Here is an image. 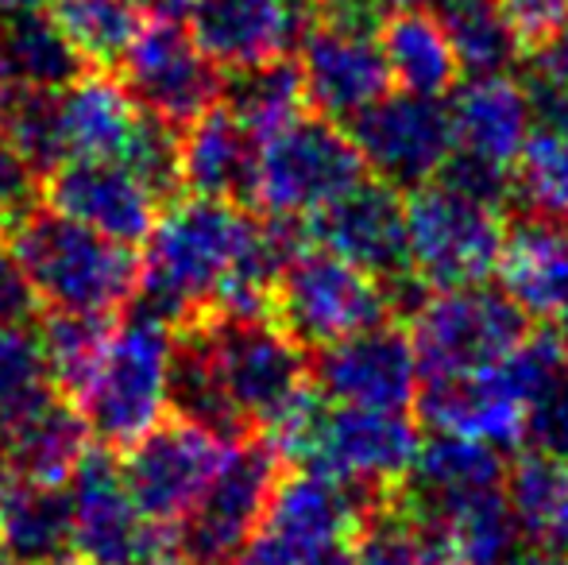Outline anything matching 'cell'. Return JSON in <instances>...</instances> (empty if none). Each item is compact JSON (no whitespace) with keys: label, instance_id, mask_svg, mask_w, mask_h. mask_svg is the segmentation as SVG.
Masks as SVG:
<instances>
[{"label":"cell","instance_id":"obj_22","mask_svg":"<svg viewBox=\"0 0 568 565\" xmlns=\"http://www.w3.org/2000/svg\"><path fill=\"white\" fill-rule=\"evenodd\" d=\"M499 291L530 322L568 333V229L518 213L499 256Z\"/></svg>","mask_w":568,"mask_h":565},{"label":"cell","instance_id":"obj_10","mask_svg":"<svg viewBox=\"0 0 568 565\" xmlns=\"http://www.w3.org/2000/svg\"><path fill=\"white\" fill-rule=\"evenodd\" d=\"M406 322L422 384L479 376L495 369L530 330V317L487 283L426 291Z\"/></svg>","mask_w":568,"mask_h":565},{"label":"cell","instance_id":"obj_11","mask_svg":"<svg viewBox=\"0 0 568 565\" xmlns=\"http://www.w3.org/2000/svg\"><path fill=\"white\" fill-rule=\"evenodd\" d=\"M364 179V155L341 121L298 117L260 143L252 205L267 218L310 221Z\"/></svg>","mask_w":568,"mask_h":565},{"label":"cell","instance_id":"obj_49","mask_svg":"<svg viewBox=\"0 0 568 565\" xmlns=\"http://www.w3.org/2000/svg\"><path fill=\"white\" fill-rule=\"evenodd\" d=\"M538 565H568V558H546V562H538Z\"/></svg>","mask_w":568,"mask_h":565},{"label":"cell","instance_id":"obj_30","mask_svg":"<svg viewBox=\"0 0 568 565\" xmlns=\"http://www.w3.org/2000/svg\"><path fill=\"white\" fill-rule=\"evenodd\" d=\"M503 473H507V461L499 450L476 442V437L434 430V437H422L418 457H414L410 476L403 481L398 496L410 512H434V507H445L471 492L499 488Z\"/></svg>","mask_w":568,"mask_h":565},{"label":"cell","instance_id":"obj_51","mask_svg":"<svg viewBox=\"0 0 568 565\" xmlns=\"http://www.w3.org/2000/svg\"><path fill=\"white\" fill-rule=\"evenodd\" d=\"M298 4H306V8H317V4H322V0H298Z\"/></svg>","mask_w":568,"mask_h":565},{"label":"cell","instance_id":"obj_40","mask_svg":"<svg viewBox=\"0 0 568 565\" xmlns=\"http://www.w3.org/2000/svg\"><path fill=\"white\" fill-rule=\"evenodd\" d=\"M523 82L534 101V121L568 124V28L530 54V70Z\"/></svg>","mask_w":568,"mask_h":565},{"label":"cell","instance_id":"obj_13","mask_svg":"<svg viewBox=\"0 0 568 565\" xmlns=\"http://www.w3.org/2000/svg\"><path fill=\"white\" fill-rule=\"evenodd\" d=\"M74 558L82 565H182L179 531L148 519L109 450H90L70 476Z\"/></svg>","mask_w":568,"mask_h":565},{"label":"cell","instance_id":"obj_46","mask_svg":"<svg viewBox=\"0 0 568 565\" xmlns=\"http://www.w3.org/2000/svg\"><path fill=\"white\" fill-rule=\"evenodd\" d=\"M51 0H0V20L4 16H23V12H43Z\"/></svg>","mask_w":568,"mask_h":565},{"label":"cell","instance_id":"obj_32","mask_svg":"<svg viewBox=\"0 0 568 565\" xmlns=\"http://www.w3.org/2000/svg\"><path fill=\"white\" fill-rule=\"evenodd\" d=\"M221 105L260 143L275 137V132H283L286 124L306 117L310 109L298 59L283 54V59L260 62V67L229 70L225 90H221Z\"/></svg>","mask_w":568,"mask_h":565},{"label":"cell","instance_id":"obj_9","mask_svg":"<svg viewBox=\"0 0 568 565\" xmlns=\"http://www.w3.org/2000/svg\"><path fill=\"white\" fill-rule=\"evenodd\" d=\"M383 12L375 0H322L310 8L294 59L302 67L310 109L348 124L390 93V70L379 43Z\"/></svg>","mask_w":568,"mask_h":565},{"label":"cell","instance_id":"obj_7","mask_svg":"<svg viewBox=\"0 0 568 565\" xmlns=\"http://www.w3.org/2000/svg\"><path fill=\"white\" fill-rule=\"evenodd\" d=\"M267 314L298 341L306 353L364 333L372 325L403 317L398 294L390 283L367 275L364 268L306 244L286 260L271 291Z\"/></svg>","mask_w":568,"mask_h":565},{"label":"cell","instance_id":"obj_26","mask_svg":"<svg viewBox=\"0 0 568 565\" xmlns=\"http://www.w3.org/2000/svg\"><path fill=\"white\" fill-rule=\"evenodd\" d=\"M255 163H260V140L229 113L213 105L182 137V186L197 198H221V202L252 205Z\"/></svg>","mask_w":568,"mask_h":565},{"label":"cell","instance_id":"obj_39","mask_svg":"<svg viewBox=\"0 0 568 565\" xmlns=\"http://www.w3.org/2000/svg\"><path fill=\"white\" fill-rule=\"evenodd\" d=\"M54 384L47 376V361L39 337L20 325V330H0V423H12L20 411L51 395Z\"/></svg>","mask_w":568,"mask_h":565},{"label":"cell","instance_id":"obj_3","mask_svg":"<svg viewBox=\"0 0 568 565\" xmlns=\"http://www.w3.org/2000/svg\"><path fill=\"white\" fill-rule=\"evenodd\" d=\"M247 434H275L314 395L310 353L271 314H202L190 325Z\"/></svg>","mask_w":568,"mask_h":565},{"label":"cell","instance_id":"obj_50","mask_svg":"<svg viewBox=\"0 0 568 565\" xmlns=\"http://www.w3.org/2000/svg\"><path fill=\"white\" fill-rule=\"evenodd\" d=\"M0 565H16V562H12V558H8V554H4V551H0Z\"/></svg>","mask_w":568,"mask_h":565},{"label":"cell","instance_id":"obj_42","mask_svg":"<svg viewBox=\"0 0 568 565\" xmlns=\"http://www.w3.org/2000/svg\"><path fill=\"white\" fill-rule=\"evenodd\" d=\"M523 54H534L568 28V0H499Z\"/></svg>","mask_w":568,"mask_h":565},{"label":"cell","instance_id":"obj_1","mask_svg":"<svg viewBox=\"0 0 568 565\" xmlns=\"http://www.w3.org/2000/svg\"><path fill=\"white\" fill-rule=\"evenodd\" d=\"M252 229L255 218L236 202L197 194L171 198L143 241L148 256L140 260L132 306L174 330L210 314L252 241Z\"/></svg>","mask_w":568,"mask_h":565},{"label":"cell","instance_id":"obj_28","mask_svg":"<svg viewBox=\"0 0 568 565\" xmlns=\"http://www.w3.org/2000/svg\"><path fill=\"white\" fill-rule=\"evenodd\" d=\"M143 109L109 70H82L59 90V124L67 159H120Z\"/></svg>","mask_w":568,"mask_h":565},{"label":"cell","instance_id":"obj_17","mask_svg":"<svg viewBox=\"0 0 568 565\" xmlns=\"http://www.w3.org/2000/svg\"><path fill=\"white\" fill-rule=\"evenodd\" d=\"M124 90L143 113L186 129L221 101L225 78L197 39L174 20H151L120 59Z\"/></svg>","mask_w":568,"mask_h":565},{"label":"cell","instance_id":"obj_6","mask_svg":"<svg viewBox=\"0 0 568 565\" xmlns=\"http://www.w3.org/2000/svg\"><path fill=\"white\" fill-rule=\"evenodd\" d=\"M387 496H372L314 468L283 473L236 565H352V546Z\"/></svg>","mask_w":568,"mask_h":565},{"label":"cell","instance_id":"obj_2","mask_svg":"<svg viewBox=\"0 0 568 565\" xmlns=\"http://www.w3.org/2000/svg\"><path fill=\"white\" fill-rule=\"evenodd\" d=\"M267 442L283 453L286 465L314 468L372 496H390L410 476L422 434L410 411L329 403L314 387V395L267 434Z\"/></svg>","mask_w":568,"mask_h":565},{"label":"cell","instance_id":"obj_48","mask_svg":"<svg viewBox=\"0 0 568 565\" xmlns=\"http://www.w3.org/2000/svg\"><path fill=\"white\" fill-rule=\"evenodd\" d=\"M0 465H4V423H0Z\"/></svg>","mask_w":568,"mask_h":565},{"label":"cell","instance_id":"obj_47","mask_svg":"<svg viewBox=\"0 0 568 565\" xmlns=\"http://www.w3.org/2000/svg\"><path fill=\"white\" fill-rule=\"evenodd\" d=\"M410 4H429V0H375V8H410Z\"/></svg>","mask_w":568,"mask_h":565},{"label":"cell","instance_id":"obj_15","mask_svg":"<svg viewBox=\"0 0 568 565\" xmlns=\"http://www.w3.org/2000/svg\"><path fill=\"white\" fill-rule=\"evenodd\" d=\"M310 244L364 268L367 275L390 283L398 294L403 317L414 302L426 294V286L410 275V252H406V194L390 182L367 174L359 186L325 205L322 213L306 221Z\"/></svg>","mask_w":568,"mask_h":565},{"label":"cell","instance_id":"obj_52","mask_svg":"<svg viewBox=\"0 0 568 565\" xmlns=\"http://www.w3.org/2000/svg\"><path fill=\"white\" fill-rule=\"evenodd\" d=\"M182 565H202V562H182Z\"/></svg>","mask_w":568,"mask_h":565},{"label":"cell","instance_id":"obj_38","mask_svg":"<svg viewBox=\"0 0 568 565\" xmlns=\"http://www.w3.org/2000/svg\"><path fill=\"white\" fill-rule=\"evenodd\" d=\"M0 129L20 148V155L39 171V179L67 163V143L59 124V90H20L0 113Z\"/></svg>","mask_w":568,"mask_h":565},{"label":"cell","instance_id":"obj_14","mask_svg":"<svg viewBox=\"0 0 568 565\" xmlns=\"http://www.w3.org/2000/svg\"><path fill=\"white\" fill-rule=\"evenodd\" d=\"M232 445L236 442L213 434L210 426L174 415L148 430L135 445H128L120 473L148 519L179 531V523L194 512L197 500L213 484V476L225 468Z\"/></svg>","mask_w":568,"mask_h":565},{"label":"cell","instance_id":"obj_16","mask_svg":"<svg viewBox=\"0 0 568 565\" xmlns=\"http://www.w3.org/2000/svg\"><path fill=\"white\" fill-rule=\"evenodd\" d=\"M286 461L263 434H252L232 445L225 468L213 476L197 507L179 523L182 562L225 565L236 562L244 543L255 535L263 512L271 504L278 476L286 473Z\"/></svg>","mask_w":568,"mask_h":565},{"label":"cell","instance_id":"obj_24","mask_svg":"<svg viewBox=\"0 0 568 565\" xmlns=\"http://www.w3.org/2000/svg\"><path fill=\"white\" fill-rule=\"evenodd\" d=\"M0 551L16 565L74 562V504L67 484L0 468Z\"/></svg>","mask_w":568,"mask_h":565},{"label":"cell","instance_id":"obj_43","mask_svg":"<svg viewBox=\"0 0 568 565\" xmlns=\"http://www.w3.org/2000/svg\"><path fill=\"white\" fill-rule=\"evenodd\" d=\"M31 205H39V171L0 129V225L20 221Z\"/></svg>","mask_w":568,"mask_h":565},{"label":"cell","instance_id":"obj_29","mask_svg":"<svg viewBox=\"0 0 568 565\" xmlns=\"http://www.w3.org/2000/svg\"><path fill=\"white\" fill-rule=\"evenodd\" d=\"M379 43L398 90L445 101L460 85V59L429 4L390 8L379 20Z\"/></svg>","mask_w":568,"mask_h":565},{"label":"cell","instance_id":"obj_5","mask_svg":"<svg viewBox=\"0 0 568 565\" xmlns=\"http://www.w3.org/2000/svg\"><path fill=\"white\" fill-rule=\"evenodd\" d=\"M171 361L174 325L159 322L140 306L113 322L105 353L74 400L90 437H98L105 450L124 453L163 423L171 407Z\"/></svg>","mask_w":568,"mask_h":565},{"label":"cell","instance_id":"obj_18","mask_svg":"<svg viewBox=\"0 0 568 565\" xmlns=\"http://www.w3.org/2000/svg\"><path fill=\"white\" fill-rule=\"evenodd\" d=\"M344 129L356 140L367 174L390 182L395 190L434 182L453 155L449 105L442 98H418L406 90L387 93Z\"/></svg>","mask_w":568,"mask_h":565},{"label":"cell","instance_id":"obj_34","mask_svg":"<svg viewBox=\"0 0 568 565\" xmlns=\"http://www.w3.org/2000/svg\"><path fill=\"white\" fill-rule=\"evenodd\" d=\"M429 8L442 20L468 78L507 74L523 59V47H518L499 0H429Z\"/></svg>","mask_w":568,"mask_h":565},{"label":"cell","instance_id":"obj_21","mask_svg":"<svg viewBox=\"0 0 568 565\" xmlns=\"http://www.w3.org/2000/svg\"><path fill=\"white\" fill-rule=\"evenodd\" d=\"M306 16L298 0H197L186 20L217 70H244L294 54Z\"/></svg>","mask_w":568,"mask_h":565},{"label":"cell","instance_id":"obj_36","mask_svg":"<svg viewBox=\"0 0 568 565\" xmlns=\"http://www.w3.org/2000/svg\"><path fill=\"white\" fill-rule=\"evenodd\" d=\"M51 20L78 59L93 70H113L140 36V12L128 0H51Z\"/></svg>","mask_w":568,"mask_h":565},{"label":"cell","instance_id":"obj_4","mask_svg":"<svg viewBox=\"0 0 568 565\" xmlns=\"http://www.w3.org/2000/svg\"><path fill=\"white\" fill-rule=\"evenodd\" d=\"M8 233L43 306L113 317L135 299L140 256L128 244L62 218L51 205H31Z\"/></svg>","mask_w":568,"mask_h":565},{"label":"cell","instance_id":"obj_31","mask_svg":"<svg viewBox=\"0 0 568 565\" xmlns=\"http://www.w3.org/2000/svg\"><path fill=\"white\" fill-rule=\"evenodd\" d=\"M503 492L530 551L568 558V461L549 450H523L503 473Z\"/></svg>","mask_w":568,"mask_h":565},{"label":"cell","instance_id":"obj_44","mask_svg":"<svg viewBox=\"0 0 568 565\" xmlns=\"http://www.w3.org/2000/svg\"><path fill=\"white\" fill-rule=\"evenodd\" d=\"M526 442H534L538 450H549L568 461V372L534 403Z\"/></svg>","mask_w":568,"mask_h":565},{"label":"cell","instance_id":"obj_8","mask_svg":"<svg viewBox=\"0 0 568 565\" xmlns=\"http://www.w3.org/2000/svg\"><path fill=\"white\" fill-rule=\"evenodd\" d=\"M510 218L445 179L406 190V252L410 275L426 291L487 283L499 268Z\"/></svg>","mask_w":568,"mask_h":565},{"label":"cell","instance_id":"obj_19","mask_svg":"<svg viewBox=\"0 0 568 565\" xmlns=\"http://www.w3.org/2000/svg\"><path fill=\"white\" fill-rule=\"evenodd\" d=\"M310 376L322 400L375 411H410L422 384L410 333L398 322L372 325L317 349L310 356Z\"/></svg>","mask_w":568,"mask_h":565},{"label":"cell","instance_id":"obj_25","mask_svg":"<svg viewBox=\"0 0 568 565\" xmlns=\"http://www.w3.org/2000/svg\"><path fill=\"white\" fill-rule=\"evenodd\" d=\"M403 500V496H398ZM453 565H538L507 504V492L484 488L434 512H414Z\"/></svg>","mask_w":568,"mask_h":565},{"label":"cell","instance_id":"obj_20","mask_svg":"<svg viewBox=\"0 0 568 565\" xmlns=\"http://www.w3.org/2000/svg\"><path fill=\"white\" fill-rule=\"evenodd\" d=\"M43 198L54 213L128 249L148 241L163 213V198L124 159H67L47 174Z\"/></svg>","mask_w":568,"mask_h":565},{"label":"cell","instance_id":"obj_45","mask_svg":"<svg viewBox=\"0 0 568 565\" xmlns=\"http://www.w3.org/2000/svg\"><path fill=\"white\" fill-rule=\"evenodd\" d=\"M140 16H151V20H186L194 12L197 0H128Z\"/></svg>","mask_w":568,"mask_h":565},{"label":"cell","instance_id":"obj_23","mask_svg":"<svg viewBox=\"0 0 568 565\" xmlns=\"http://www.w3.org/2000/svg\"><path fill=\"white\" fill-rule=\"evenodd\" d=\"M414 407L429 430L476 437L499 453L523 450L526 434H530V407L491 369L468 380L426 384Z\"/></svg>","mask_w":568,"mask_h":565},{"label":"cell","instance_id":"obj_41","mask_svg":"<svg viewBox=\"0 0 568 565\" xmlns=\"http://www.w3.org/2000/svg\"><path fill=\"white\" fill-rule=\"evenodd\" d=\"M39 317V294L12 244L8 225H0V330H20Z\"/></svg>","mask_w":568,"mask_h":565},{"label":"cell","instance_id":"obj_35","mask_svg":"<svg viewBox=\"0 0 568 565\" xmlns=\"http://www.w3.org/2000/svg\"><path fill=\"white\" fill-rule=\"evenodd\" d=\"M510 202L526 218L568 229V124L534 121L530 140L510 171Z\"/></svg>","mask_w":568,"mask_h":565},{"label":"cell","instance_id":"obj_12","mask_svg":"<svg viewBox=\"0 0 568 565\" xmlns=\"http://www.w3.org/2000/svg\"><path fill=\"white\" fill-rule=\"evenodd\" d=\"M453 155L437 179L487 202L507 205L510 171L534 132V101L510 74H476L449 101Z\"/></svg>","mask_w":568,"mask_h":565},{"label":"cell","instance_id":"obj_37","mask_svg":"<svg viewBox=\"0 0 568 565\" xmlns=\"http://www.w3.org/2000/svg\"><path fill=\"white\" fill-rule=\"evenodd\" d=\"M113 333V317L101 314H74V310H51L43 330L36 333L39 349H43L47 376H51L54 392L67 395L70 403L78 400L85 384H90L93 369H98L101 353Z\"/></svg>","mask_w":568,"mask_h":565},{"label":"cell","instance_id":"obj_27","mask_svg":"<svg viewBox=\"0 0 568 565\" xmlns=\"http://www.w3.org/2000/svg\"><path fill=\"white\" fill-rule=\"evenodd\" d=\"M90 453V426L67 395L51 392L4 423V465L47 484H70Z\"/></svg>","mask_w":568,"mask_h":565},{"label":"cell","instance_id":"obj_33","mask_svg":"<svg viewBox=\"0 0 568 565\" xmlns=\"http://www.w3.org/2000/svg\"><path fill=\"white\" fill-rule=\"evenodd\" d=\"M0 59L20 90H67L85 62L47 12H23L0 20Z\"/></svg>","mask_w":568,"mask_h":565}]
</instances>
